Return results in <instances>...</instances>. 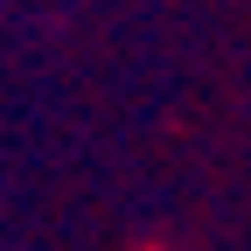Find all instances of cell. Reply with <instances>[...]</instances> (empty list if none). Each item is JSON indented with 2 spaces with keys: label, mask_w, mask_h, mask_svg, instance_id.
Segmentation results:
<instances>
[]
</instances>
